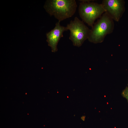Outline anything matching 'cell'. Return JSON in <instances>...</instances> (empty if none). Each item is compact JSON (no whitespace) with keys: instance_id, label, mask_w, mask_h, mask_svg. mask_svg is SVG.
Returning <instances> with one entry per match:
<instances>
[{"instance_id":"obj_5","label":"cell","mask_w":128,"mask_h":128,"mask_svg":"<svg viewBox=\"0 0 128 128\" xmlns=\"http://www.w3.org/2000/svg\"><path fill=\"white\" fill-rule=\"evenodd\" d=\"M124 4L122 0H104L101 3L105 12L117 22L119 21L124 11Z\"/></svg>"},{"instance_id":"obj_7","label":"cell","mask_w":128,"mask_h":128,"mask_svg":"<svg viewBox=\"0 0 128 128\" xmlns=\"http://www.w3.org/2000/svg\"><path fill=\"white\" fill-rule=\"evenodd\" d=\"M122 95L128 101V87H126L123 91Z\"/></svg>"},{"instance_id":"obj_3","label":"cell","mask_w":128,"mask_h":128,"mask_svg":"<svg viewBox=\"0 0 128 128\" xmlns=\"http://www.w3.org/2000/svg\"><path fill=\"white\" fill-rule=\"evenodd\" d=\"M78 12L82 21L91 27L95 21L101 17L102 14L105 12L102 4L90 2L91 0H80Z\"/></svg>"},{"instance_id":"obj_1","label":"cell","mask_w":128,"mask_h":128,"mask_svg":"<svg viewBox=\"0 0 128 128\" xmlns=\"http://www.w3.org/2000/svg\"><path fill=\"white\" fill-rule=\"evenodd\" d=\"M44 7L50 16H54L60 22L74 14L77 5L75 0H48Z\"/></svg>"},{"instance_id":"obj_6","label":"cell","mask_w":128,"mask_h":128,"mask_svg":"<svg viewBox=\"0 0 128 128\" xmlns=\"http://www.w3.org/2000/svg\"><path fill=\"white\" fill-rule=\"evenodd\" d=\"M60 22L58 21L55 24L54 28L46 34L48 45L51 47L53 52L57 51L58 43L61 38L63 37L64 32L68 30L66 27L60 25Z\"/></svg>"},{"instance_id":"obj_4","label":"cell","mask_w":128,"mask_h":128,"mask_svg":"<svg viewBox=\"0 0 128 128\" xmlns=\"http://www.w3.org/2000/svg\"><path fill=\"white\" fill-rule=\"evenodd\" d=\"M66 27L70 31L69 38L74 46L79 47L88 39L91 29L78 17H75L73 21L71 20Z\"/></svg>"},{"instance_id":"obj_2","label":"cell","mask_w":128,"mask_h":128,"mask_svg":"<svg viewBox=\"0 0 128 128\" xmlns=\"http://www.w3.org/2000/svg\"><path fill=\"white\" fill-rule=\"evenodd\" d=\"M91 27L88 40L94 43L101 42L107 35L113 32L114 28L113 20L105 12Z\"/></svg>"}]
</instances>
